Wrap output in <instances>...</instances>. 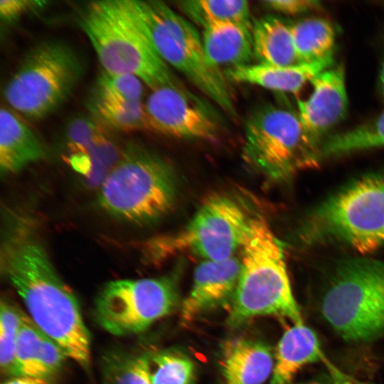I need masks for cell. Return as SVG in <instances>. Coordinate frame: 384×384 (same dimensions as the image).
<instances>
[{
	"label": "cell",
	"mask_w": 384,
	"mask_h": 384,
	"mask_svg": "<svg viewBox=\"0 0 384 384\" xmlns=\"http://www.w3.org/2000/svg\"><path fill=\"white\" fill-rule=\"evenodd\" d=\"M151 90L144 102L148 129L181 139L218 138L217 119L185 87L163 86Z\"/></svg>",
	"instance_id": "7c38bea8"
},
{
	"label": "cell",
	"mask_w": 384,
	"mask_h": 384,
	"mask_svg": "<svg viewBox=\"0 0 384 384\" xmlns=\"http://www.w3.org/2000/svg\"><path fill=\"white\" fill-rule=\"evenodd\" d=\"M79 24L104 71L133 75L151 90L184 87L156 50L132 0L91 1L80 12Z\"/></svg>",
	"instance_id": "7a4b0ae2"
},
{
	"label": "cell",
	"mask_w": 384,
	"mask_h": 384,
	"mask_svg": "<svg viewBox=\"0 0 384 384\" xmlns=\"http://www.w3.org/2000/svg\"><path fill=\"white\" fill-rule=\"evenodd\" d=\"M263 6L287 15H299L316 9L321 6L312 0H270L263 1Z\"/></svg>",
	"instance_id": "d6a6232c"
},
{
	"label": "cell",
	"mask_w": 384,
	"mask_h": 384,
	"mask_svg": "<svg viewBox=\"0 0 384 384\" xmlns=\"http://www.w3.org/2000/svg\"><path fill=\"white\" fill-rule=\"evenodd\" d=\"M306 245L333 243L367 254L384 245V173L358 178L311 210L299 228Z\"/></svg>",
	"instance_id": "277c9868"
},
{
	"label": "cell",
	"mask_w": 384,
	"mask_h": 384,
	"mask_svg": "<svg viewBox=\"0 0 384 384\" xmlns=\"http://www.w3.org/2000/svg\"><path fill=\"white\" fill-rule=\"evenodd\" d=\"M102 372V384H152L146 354L110 353L103 359Z\"/></svg>",
	"instance_id": "d4e9b609"
},
{
	"label": "cell",
	"mask_w": 384,
	"mask_h": 384,
	"mask_svg": "<svg viewBox=\"0 0 384 384\" xmlns=\"http://www.w3.org/2000/svg\"><path fill=\"white\" fill-rule=\"evenodd\" d=\"M87 103L100 125L120 132L148 129L142 100H129L92 87Z\"/></svg>",
	"instance_id": "44dd1931"
},
{
	"label": "cell",
	"mask_w": 384,
	"mask_h": 384,
	"mask_svg": "<svg viewBox=\"0 0 384 384\" xmlns=\"http://www.w3.org/2000/svg\"><path fill=\"white\" fill-rule=\"evenodd\" d=\"M100 125L87 117H78L69 122L66 137L72 154L86 152L105 134Z\"/></svg>",
	"instance_id": "f1b7e54d"
},
{
	"label": "cell",
	"mask_w": 384,
	"mask_h": 384,
	"mask_svg": "<svg viewBox=\"0 0 384 384\" xmlns=\"http://www.w3.org/2000/svg\"><path fill=\"white\" fill-rule=\"evenodd\" d=\"M333 58L310 63L276 65L256 63L228 68L227 79L267 90L296 94L321 72L331 67Z\"/></svg>",
	"instance_id": "9a60e30c"
},
{
	"label": "cell",
	"mask_w": 384,
	"mask_h": 384,
	"mask_svg": "<svg viewBox=\"0 0 384 384\" xmlns=\"http://www.w3.org/2000/svg\"><path fill=\"white\" fill-rule=\"evenodd\" d=\"M176 299V284L170 277L114 280L98 293L95 318L112 335L137 334L170 313Z\"/></svg>",
	"instance_id": "8fae6325"
},
{
	"label": "cell",
	"mask_w": 384,
	"mask_h": 384,
	"mask_svg": "<svg viewBox=\"0 0 384 384\" xmlns=\"http://www.w3.org/2000/svg\"><path fill=\"white\" fill-rule=\"evenodd\" d=\"M273 363L270 349L262 343L238 338L223 345L220 366L227 384H262Z\"/></svg>",
	"instance_id": "2e32d148"
},
{
	"label": "cell",
	"mask_w": 384,
	"mask_h": 384,
	"mask_svg": "<svg viewBox=\"0 0 384 384\" xmlns=\"http://www.w3.org/2000/svg\"><path fill=\"white\" fill-rule=\"evenodd\" d=\"M159 55L225 113L237 116L235 101L222 69L208 58L193 24L161 1L132 0Z\"/></svg>",
	"instance_id": "8992f818"
},
{
	"label": "cell",
	"mask_w": 384,
	"mask_h": 384,
	"mask_svg": "<svg viewBox=\"0 0 384 384\" xmlns=\"http://www.w3.org/2000/svg\"><path fill=\"white\" fill-rule=\"evenodd\" d=\"M294 49L300 63L332 58L336 33L326 20L308 18L290 25Z\"/></svg>",
	"instance_id": "7402d4cb"
},
{
	"label": "cell",
	"mask_w": 384,
	"mask_h": 384,
	"mask_svg": "<svg viewBox=\"0 0 384 384\" xmlns=\"http://www.w3.org/2000/svg\"><path fill=\"white\" fill-rule=\"evenodd\" d=\"M237 255L218 261H202L196 268L193 283L181 306V319L192 321L200 313L232 301L240 272Z\"/></svg>",
	"instance_id": "5bb4252c"
},
{
	"label": "cell",
	"mask_w": 384,
	"mask_h": 384,
	"mask_svg": "<svg viewBox=\"0 0 384 384\" xmlns=\"http://www.w3.org/2000/svg\"><path fill=\"white\" fill-rule=\"evenodd\" d=\"M380 80L382 91L384 95V61L382 65V68H381L380 75Z\"/></svg>",
	"instance_id": "e575fe53"
},
{
	"label": "cell",
	"mask_w": 384,
	"mask_h": 384,
	"mask_svg": "<svg viewBox=\"0 0 384 384\" xmlns=\"http://www.w3.org/2000/svg\"><path fill=\"white\" fill-rule=\"evenodd\" d=\"M143 84L141 80L133 75L110 73L103 70L93 87L132 100H142Z\"/></svg>",
	"instance_id": "f546056e"
},
{
	"label": "cell",
	"mask_w": 384,
	"mask_h": 384,
	"mask_svg": "<svg viewBox=\"0 0 384 384\" xmlns=\"http://www.w3.org/2000/svg\"><path fill=\"white\" fill-rule=\"evenodd\" d=\"M308 384H316V383H308Z\"/></svg>",
	"instance_id": "d590c367"
},
{
	"label": "cell",
	"mask_w": 384,
	"mask_h": 384,
	"mask_svg": "<svg viewBox=\"0 0 384 384\" xmlns=\"http://www.w3.org/2000/svg\"><path fill=\"white\" fill-rule=\"evenodd\" d=\"M23 312L6 300L0 306V366L1 371L11 375L15 345Z\"/></svg>",
	"instance_id": "83f0119b"
},
{
	"label": "cell",
	"mask_w": 384,
	"mask_h": 384,
	"mask_svg": "<svg viewBox=\"0 0 384 384\" xmlns=\"http://www.w3.org/2000/svg\"><path fill=\"white\" fill-rule=\"evenodd\" d=\"M45 1L31 0L0 1V17L6 23H11L24 14L44 6Z\"/></svg>",
	"instance_id": "1f68e13d"
},
{
	"label": "cell",
	"mask_w": 384,
	"mask_h": 384,
	"mask_svg": "<svg viewBox=\"0 0 384 384\" xmlns=\"http://www.w3.org/2000/svg\"><path fill=\"white\" fill-rule=\"evenodd\" d=\"M321 311L345 339L368 341L384 332V262L353 259L336 269Z\"/></svg>",
	"instance_id": "30bf717a"
},
{
	"label": "cell",
	"mask_w": 384,
	"mask_h": 384,
	"mask_svg": "<svg viewBox=\"0 0 384 384\" xmlns=\"http://www.w3.org/2000/svg\"><path fill=\"white\" fill-rule=\"evenodd\" d=\"M4 252L6 275L28 316L68 358L88 368L91 338L78 301L56 272L42 245L28 233L16 234L8 240Z\"/></svg>",
	"instance_id": "6da1fadb"
},
{
	"label": "cell",
	"mask_w": 384,
	"mask_h": 384,
	"mask_svg": "<svg viewBox=\"0 0 384 384\" xmlns=\"http://www.w3.org/2000/svg\"><path fill=\"white\" fill-rule=\"evenodd\" d=\"M45 151L30 127L14 112H0V167L5 174L16 173L43 158Z\"/></svg>",
	"instance_id": "e0dca14e"
},
{
	"label": "cell",
	"mask_w": 384,
	"mask_h": 384,
	"mask_svg": "<svg viewBox=\"0 0 384 384\" xmlns=\"http://www.w3.org/2000/svg\"><path fill=\"white\" fill-rule=\"evenodd\" d=\"M251 28L233 22L213 23L203 28L202 41L210 61L220 68L251 63L254 57Z\"/></svg>",
	"instance_id": "ac0fdd59"
},
{
	"label": "cell",
	"mask_w": 384,
	"mask_h": 384,
	"mask_svg": "<svg viewBox=\"0 0 384 384\" xmlns=\"http://www.w3.org/2000/svg\"><path fill=\"white\" fill-rule=\"evenodd\" d=\"M193 373V363L182 354L163 351L150 356L152 384H191Z\"/></svg>",
	"instance_id": "4316f807"
},
{
	"label": "cell",
	"mask_w": 384,
	"mask_h": 384,
	"mask_svg": "<svg viewBox=\"0 0 384 384\" xmlns=\"http://www.w3.org/2000/svg\"><path fill=\"white\" fill-rule=\"evenodd\" d=\"M311 83V95L297 102V114L308 134L321 144L324 134L346 114L344 69L342 65L330 67L314 77Z\"/></svg>",
	"instance_id": "4fadbf2b"
},
{
	"label": "cell",
	"mask_w": 384,
	"mask_h": 384,
	"mask_svg": "<svg viewBox=\"0 0 384 384\" xmlns=\"http://www.w3.org/2000/svg\"><path fill=\"white\" fill-rule=\"evenodd\" d=\"M324 359L315 333L294 324L281 338L270 384H289L304 366Z\"/></svg>",
	"instance_id": "d6986e66"
},
{
	"label": "cell",
	"mask_w": 384,
	"mask_h": 384,
	"mask_svg": "<svg viewBox=\"0 0 384 384\" xmlns=\"http://www.w3.org/2000/svg\"><path fill=\"white\" fill-rule=\"evenodd\" d=\"M171 166L142 146L131 143L100 186L97 202L107 214L133 224L144 225L165 215L176 198Z\"/></svg>",
	"instance_id": "5b68a950"
},
{
	"label": "cell",
	"mask_w": 384,
	"mask_h": 384,
	"mask_svg": "<svg viewBox=\"0 0 384 384\" xmlns=\"http://www.w3.org/2000/svg\"><path fill=\"white\" fill-rule=\"evenodd\" d=\"M84 71L74 49L58 40H46L25 54L4 90L7 103L32 119L43 118L68 99Z\"/></svg>",
	"instance_id": "ba28073f"
},
{
	"label": "cell",
	"mask_w": 384,
	"mask_h": 384,
	"mask_svg": "<svg viewBox=\"0 0 384 384\" xmlns=\"http://www.w3.org/2000/svg\"><path fill=\"white\" fill-rule=\"evenodd\" d=\"M68 358L61 347L42 332L38 352V368L41 377L51 379Z\"/></svg>",
	"instance_id": "4dcf8cb0"
},
{
	"label": "cell",
	"mask_w": 384,
	"mask_h": 384,
	"mask_svg": "<svg viewBox=\"0 0 384 384\" xmlns=\"http://www.w3.org/2000/svg\"><path fill=\"white\" fill-rule=\"evenodd\" d=\"M240 272L229 321L235 325L272 315L302 324L285 262L284 245L265 218L255 213L240 250Z\"/></svg>",
	"instance_id": "3957f363"
},
{
	"label": "cell",
	"mask_w": 384,
	"mask_h": 384,
	"mask_svg": "<svg viewBox=\"0 0 384 384\" xmlns=\"http://www.w3.org/2000/svg\"><path fill=\"white\" fill-rule=\"evenodd\" d=\"M2 384H50V379L38 376H14Z\"/></svg>",
	"instance_id": "836d02e7"
},
{
	"label": "cell",
	"mask_w": 384,
	"mask_h": 384,
	"mask_svg": "<svg viewBox=\"0 0 384 384\" xmlns=\"http://www.w3.org/2000/svg\"><path fill=\"white\" fill-rule=\"evenodd\" d=\"M384 147V110L375 118L322 141L319 159Z\"/></svg>",
	"instance_id": "603a6c76"
},
{
	"label": "cell",
	"mask_w": 384,
	"mask_h": 384,
	"mask_svg": "<svg viewBox=\"0 0 384 384\" xmlns=\"http://www.w3.org/2000/svg\"><path fill=\"white\" fill-rule=\"evenodd\" d=\"M177 4L187 19L202 28L219 22H233L248 26L252 25L247 1L186 0Z\"/></svg>",
	"instance_id": "cb8c5ba5"
},
{
	"label": "cell",
	"mask_w": 384,
	"mask_h": 384,
	"mask_svg": "<svg viewBox=\"0 0 384 384\" xmlns=\"http://www.w3.org/2000/svg\"><path fill=\"white\" fill-rule=\"evenodd\" d=\"M254 57L258 63L276 65L300 63L294 49L290 25L273 16L252 21Z\"/></svg>",
	"instance_id": "ffe728a7"
},
{
	"label": "cell",
	"mask_w": 384,
	"mask_h": 384,
	"mask_svg": "<svg viewBox=\"0 0 384 384\" xmlns=\"http://www.w3.org/2000/svg\"><path fill=\"white\" fill-rule=\"evenodd\" d=\"M254 215L235 198L213 194L183 228L148 241L147 257L154 262L183 255L203 261L230 258L240 251Z\"/></svg>",
	"instance_id": "52a82bcc"
},
{
	"label": "cell",
	"mask_w": 384,
	"mask_h": 384,
	"mask_svg": "<svg viewBox=\"0 0 384 384\" xmlns=\"http://www.w3.org/2000/svg\"><path fill=\"white\" fill-rule=\"evenodd\" d=\"M242 154L257 172L272 181L319 163L321 143L304 128L297 113L273 105L254 109L244 124Z\"/></svg>",
	"instance_id": "9c48e42d"
},
{
	"label": "cell",
	"mask_w": 384,
	"mask_h": 384,
	"mask_svg": "<svg viewBox=\"0 0 384 384\" xmlns=\"http://www.w3.org/2000/svg\"><path fill=\"white\" fill-rule=\"evenodd\" d=\"M41 334L30 317L23 313L15 345L11 376L41 377L38 368Z\"/></svg>",
	"instance_id": "484cf974"
}]
</instances>
